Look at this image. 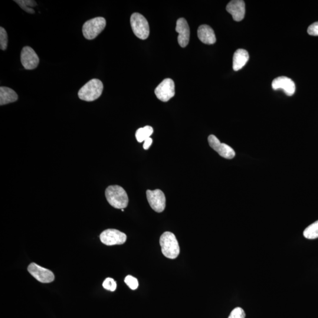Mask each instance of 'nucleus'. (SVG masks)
Returning a JSON list of instances; mask_svg holds the SVG:
<instances>
[{"instance_id": "nucleus-1", "label": "nucleus", "mask_w": 318, "mask_h": 318, "mask_svg": "<svg viewBox=\"0 0 318 318\" xmlns=\"http://www.w3.org/2000/svg\"><path fill=\"white\" fill-rule=\"evenodd\" d=\"M105 195L107 201L113 208L123 209L129 203V198L125 190L117 185L110 186L106 190Z\"/></svg>"}, {"instance_id": "nucleus-2", "label": "nucleus", "mask_w": 318, "mask_h": 318, "mask_svg": "<svg viewBox=\"0 0 318 318\" xmlns=\"http://www.w3.org/2000/svg\"><path fill=\"white\" fill-rule=\"evenodd\" d=\"M162 254L165 257L174 260L180 254V248L175 235L172 232L163 233L160 238Z\"/></svg>"}, {"instance_id": "nucleus-3", "label": "nucleus", "mask_w": 318, "mask_h": 318, "mask_svg": "<svg viewBox=\"0 0 318 318\" xmlns=\"http://www.w3.org/2000/svg\"><path fill=\"white\" fill-rule=\"evenodd\" d=\"M103 84L100 80L94 78L87 82L82 87L78 93V97L81 100L93 101L99 98L102 94Z\"/></svg>"}, {"instance_id": "nucleus-4", "label": "nucleus", "mask_w": 318, "mask_h": 318, "mask_svg": "<svg viewBox=\"0 0 318 318\" xmlns=\"http://www.w3.org/2000/svg\"><path fill=\"white\" fill-rule=\"evenodd\" d=\"M130 24L134 34L141 40H146L150 34L148 21L139 13H134L131 16Z\"/></svg>"}, {"instance_id": "nucleus-5", "label": "nucleus", "mask_w": 318, "mask_h": 318, "mask_svg": "<svg viewBox=\"0 0 318 318\" xmlns=\"http://www.w3.org/2000/svg\"><path fill=\"white\" fill-rule=\"evenodd\" d=\"M106 21L103 17H96L87 21L83 26V34L87 40H93L103 31Z\"/></svg>"}, {"instance_id": "nucleus-6", "label": "nucleus", "mask_w": 318, "mask_h": 318, "mask_svg": "<svg viewBox=\"0 0 318 318\" xmlns=\"http://www.w3.org/2000/svg\"><path fill=\"white\" fill-rule=\"evenodd\" d=\"M101 242L107 246L122 245L127 240V236L117 229H109L104 231L100 235Z\"/></svg>"}, {"instance_id": "nucleus-7", "label": "nucleus", "mask_w": 318, "mask_h": 318, "mask_svg": "<svg viewBox=\"0 0 318 318\" xmlns=\"http://www.w3.org/2000/svg\"><path fill=\"white\" fill-rule=\"evenodd\" d=\"M27 270L29 273L40 283H51L55 280L54 275L50 270L39 266L35 263L29 264Z\"/></svg>"}, {"instance_id": "nucleus-8", "label": "nucleus", "mask_w": 318, "mask_h": 318, "mask_svg": "<svg viewBox=\"0 0 318 318\" xmlns=\"http://www.w3.org/2000/svg\"><path fill=\"white\" fill-rule=\"evenodd\" d=\"M146 196L147 201L154 211L158 213L164 211L166 208V197L161 190H147Z\"/></svg>"}, {"instance_id": "nucleus-9", "label": "nucleus", "mask_w": 318, "mask_h": 318, "mask_svg": "<svg viewBox=\"0 0 318 318\" xmlns=\"http://www.w3.org/2000/svg\"><path fill=\"white\" fill-rule=\"evenodd\" d=\"M155 92L158 99L166 102L175 96V83L170 78H166L156 87Z\"/></svg>"}, {"instance_id": "nucleus-10", "label": "nucleus", "mask_w": 318, "mask_h": 318, "mask_svg": "<svg viewBox=\"0 0 318 318\" xmlns=\"http://www.w3.org/2000/svg\"><path fill=\"white\" fill-rule=\"evenodd\" d=\"M209 146L213 149L218 152L219 155L225 159H232L235 156L236 154L234 149L231 147L222 143L217 137L215 135H210L208 137Z\"/></svg>"}, {"instance_id": "nucleus-11", "label": "nucleus", "mask_w": 318, "mask_h": 318, "mask_svg": "<svg viewBox=\"0 0 318 318\" xmlns=\"http://www.w3.org/2000/svg\"><path fill=\"white\" fill-rule=\"evenodd\" d=\"M21 62L26 70H33L38 66L40 60L33 49L26 46L21 52Z\"/></svg>"}, {"instance_id": "nucleus-12", "label": "nucleus", "mask_w": 318, "mask_h": 318, "mask_svg": "<svg viewBox=\"0 0 318 318\" xmlns=\"http://www.w3.org/2000/svg\"><path fill=\"white\" fill-rule=\"evenodd\" d=\"M272 88L275 90L283 89L288 96H292L295 92L296 86L294 81L287 77H279L272 81Z\"/></svg>"}, {"instance_id": "nucleus-13", "label": "nucleus", "mask_w": 318, "mask_h": 318, "mask_svg": "<svg viewBox=\"0 0 318 318\" xmlns=\"http://www.w3.org/2000/svg\"><path fill=\"white\" fill-rule=\"evenodd\" d=\"M176 31L179 34L178 40L182 47L188 45L190 40V28L185 18H180L176 22Z\"/></svg>"}, {"instance_id": "nucleus-14", "label": "nucleus", "mask_w": 318, "mask_h": 318, "mask_svg": "<svg viewBox=\"0 0 318 318\" xmlns=\"http://www.w3.org/2000/svg\"><path fill=\"white\" fill-rule=\"evenodd\" d=\"M226 10L232 15L236 21H241L245 17V3L242 0H234L229 2Z\"/></svg>"}, {"instance_id": "nucleus-15", "label": "nucleus", "mask_w": 318, "mask_h": 318, "mask_svg": "<svg viewBox=\"0 0 318 318\" xmlns=\"http://www.w3.org/2000/svg\"><path fill=\"white\" fill-rule=\"evenodd\" d=\"M198 35L199 40L206 44H214L216 41L214 29L208 25L200 26L198 30Z\"/></svg>"}, {"instance_id": "nucleus-16", "label": "nucleus", "mask_w": 318, "mask_h": 318, "mask_svg": "<svg viewBox=\"0 0 318 318\" xmlns=\"http://www.w3.org/2000/svg\"><path fill=\"white\" fill-rule=\"evenodd\" d=\"M249 59V55L247 50L244 49H238L235 51L233 58V68L235 71L242 69Z\"/></svg>"}, {"instance_id": "nucleus-17", "label": "nucleus", "mask_w": 318, "mask_h": 318, "mask_svg": "<svg viewBox=\"0 0 318 318\" xmlns=\"http://www.w3.org/2000/svg\"><path fill=\"white\" fill-rule=\"evenodd\" d=\"M18 99V95L10 88L0 87V105L7 104L15 102Z\"/></svg>"}, {"instance_id": "nucleus-18", "label": "nucleus", "mask_w": 318, "mask_h": 318, "mask_svg": "<svg viewBox=\"0 0 318 318\" xmlns=\"http://www.w3.org/2000/svg\"><path fill=\"white\" fill-rule=\"evenodd\" d=\"M153 133L152 127L147 126L145 127L140 128L137 130L136 137L137 142L142 143L149 138Z\"/></svg>"}, {"instance_id": "nucleus-19", "label": "nucleus", "mask_w": 318, "mask_h": 318, "mask_svg": "<svg viewBox=\"0 0 318 318\" xmlns=\"http://www.w3.org/2000/svg\"><path fill=\"white\" fill-rule=\"evenodd\" d=\"M305 238L315 239L318 238V221L307 227L304 232Z\"/></svg>"}, {"instance_id": "nucleus-20", "label": "nucleus", "mask_w": 318, "mask_h": 318, "mask_svg": "<svg viewBox=\"0 0 318 318\" xmlns=\"http://www.w3.org/2000/svg\"><path fill=\"white\" fill-rule=\"evenodd\" d=\"M20 6L22 9L29 14H34V10L32 7L37 5V3L30 0H20V1H14Z\"/></svg>"}, {"instance_id": "nucleus-21", "label": "nucleus", "mask_w": 318, "mask_h": 318, "mask_svg": "<svg viewBox=\"0 0 318 318\" xmlns=\"http://www.w3.org/2000/svg\"><path fill=\"white\" fill-rule=\"evenodd\" d=\"M8 44V36L5 29L0 27V47L2 50H6Z\"/></svg>"}, {"instance_id": "nucleus-22", "label": "nucleus", "mask_w": 318, "mask_h": 318, "mask_svg": "<svg viewBox=\"0 0 318 318\" xmlns=\"http://www.w3.org/2000/svg\"><path fill=\"white\" fill-rule=\"evenodd\" d=\"M103 287L105 290L111 292L115 291L117 288L116 282L111 278H107L103 283Z\"/></svg>"}, {"instance_id": "nucleus-23", "label": "nucleus", "mask_w": 318, "mask_h": 318, "mask_svg": "<svg viewBox=\"0 0 318 318\" xmlns=\"http://www.w3.org/2000/svg\"><path fill=\"white\" fill-rule=\"evenodd\" d=\"M124 283L132 290H136L139 287L138 281L136 278L131 276V275H128L125 278Z\"/></svg>"}, {"instance_id": "nucleus-24", "label": "nucleus", "mask_w": 318, "mask_h": 318, "mask_svg": "<svg viewBox=\"0 0 318 318\" xmlns=\"http://www.w3.org/2000/svg\"><path fill=\"white\" fill-rule=\"evenodd\" d=\"M246 314L242 308L237 307L233 310L228 318H245Z\"/></svg>"}, {"instance_id": "nucleus-25", "label": "nucleus", "mask_w": 318, "mask_h": 318, "mask_svg": "<svg viewBox=\"0 0 318 318\" xmlns=\"http://www.w3.org/2000/svg\"><path fill=\"white\" fill-rule=\"evenodd\" d=\"M308 33L311 35L318 36V21L314 22L308 27Z\"/></svg>"}, {"instance_id": "nucleus-26", "label": "nucleus", "mask_w": 318, "mask_h": 318, "mask_svg": "<svg viewBox=\"0 0 318 318\" xmlns=\"http://www.w3.org/2000/svg\"><path fill=\"white\" fill-rule=\"evenodd\" d=\"M152 139L149 137V138L146 139L145 142H144L143 148L145 150L148 149L151 145H152Z\"/></svg>"}]
</instances>
